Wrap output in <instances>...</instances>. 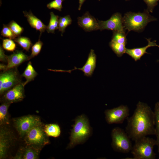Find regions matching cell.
Wrapping results in <instances>:
<instances>
[{
  "label": "cell",
  "instance_id": "obj_1",
  "mask_svg": "<svg viewBox=\"0 0 159 159\" xmlns=\"http://www.w3.org/2000/svg\"><path fill=\"white\" fill-rule=\"evenodd\" d=\"M126 119L125 131L135 142L147 135H155L154 112L147 104L139 101L132 116Z\"/></svg>",
  "mask_w": 159,
  "mask_h": 159
},
{
  "label": "cell",
  "instance_id": "obj_2",
  "mask_svg": "<svg viewBox=\"0 0 159 159\" xmlns=\"http://www.w3.org/2000/svg\"><path fill=\"white\" fill-rule=\"evenodd\" d=\"M67 149L84 143L91 135L92 129L89 120L84 115L79 116L75 120Z\"/></svg>",
  "mask_w": 159,
  "mask_h": 159
},
{
  "label": "cell",
  "instance_id": "obj_3",
  "mask_svg": "<svg viewBox=\"0 0 159 159\" xmlns=\"http://www.w3.org/2000/svg\"><path fill=\"white\" fill-rule=\"evenodd\" d=\"M149 12L146 10L143 13L129 12L125 13L122 17L125 29L127 30L128 32L143 31L149 22L157 20L150 14Z\"/></svg>",
  "mask_w": 159,
  "mask_h": 159
},
{
  "label": "cell",
  "instance_id": "obj_4",
  "mask_svg": "<svg viewBox=\"0 0 159 159\" xmlns=\"http://www.w3.org/2000/svg\"><path fill=\"white\" fill-rule=\"evenodd\" d=\"M156 140L145 137L136 141L132 146L131 152L133 159H154L156 154L153 150L156 145Z\"/></svg>",
  "mask_w": 159,
  "mask_h": 159
},
{
  "label": "cell",
  "instance_id": "obj_5",
  "mask_svg": "<svg viewBox=\"0 0 159 159\" xmlns=\"http://www.w3.org/2000/svg\"><path fill=\"white\" fill-rule=\"evenodd\" d=\"M111 145L115 151L127 153L131 151L132 145L130 138L125 131L116 127L112 130Z\"/></svg>",
  "mask_w": 159,
  "mask_h": 159
},
{
  "label": "cell",
  "instance_id": "obj_6",
  "mask_svg": "<svg viewBox=\"0 0 159 159\" xmlns=\"http://www.w3.org/2000/svg\"><path fill=\"white\" fill-rule=\"evenodd\" d=\"M21 75L17 67L1 71L0 74V94L2 95L6 92L16 85L23 82Z\"/></svg>",
  "mask_w": 159,
  "mask_h": 159
},
{
  "label": "cell",
  "instance_id": "obj_7",
  "mask_svg": "<svg viewBox=\"0 0 159 159\" xmlns=\"http://www.w3.org/2000/svg\"><path fill=\"white\" fill-rule=\"evenodd\" d=\"M47 137L42 125H39L33 127L27 132L25 135V141L27 145L42 147L49 143Z\"/></svg>",
  "mask_w": 159,
  "mask_h": 159
},
{
  "label": "cell",
  "instance_id": "obj_8",
  "mask_svg": "<svg viewBox=\"0 0 159 159\" xmlns=\"http://www.w3.org/2000/svg\"><path fill=\"white\" fill-rule=\"evenodd\" d=\"M16 128L22 137L33 127L42 124L40 118L33 115H28L15 118L14 120Z\"/></svg>",
  "mask_w": 159,
  "mask_h": 159
},
{
  "label": "cell",
  "instance_id": "obj_9",
  "mask_svg": "<svg viewBox=\"0 0 159 159\" xmlns=\"http://www.w3.org/2000/svg\"><path fill=\"white\" fill-rule=\"evenodd\" d=\"M105 119L109 124H121L123 122L129 115V109L127 105H121L105 112Z\"/></svg>",
  "mask_w": 159,
  "mask_h": 159
},
{
  "label": "cell",
  "instance_id": "obj_10",
  "mask_svg": "<svg viewBox=\"0 0 159 159\" xmlns=\"http://www.w3.org/2000/svg\"><path fill=\"white\" fill-rule=\"evenodd\" d=\"M99 29L101 31L106 29L114 31H125L121 14L116 13L113 14L108 20L100 21L97 19Z\"/></svg>",
  "mask_w": 159,
  "mask_h": 159
},
{
  "label": "cell",
  "instance_id": "obj_11",
  "mask_svg": "<svg viewBox=\"0 0 159 159\" xmlns=\"http://www.w3.org/2000/svg\"><path fill=\"white\" fill-rule=\"evenodd\" d=\"M24 86L23 82L16 85L4 93L1 100L10 104L22 101L25 97Z\"/></svg>",
  "mask_w": 159,
  "mask_h": 159
},
{
  "label": "cell",
  "instance_id": "obj_12",
  "mask_svg": "<svg viewBox=\"0 0 159 159\" xmlns=\"http://www.w3.org/2000/svg\"><path fill=\"white\" fill-rule=\"evenodd\" d=\"M13 139L11 131L1 125L0 130V159L6 158Z\"/></svg>",
  "mask_w": 159,
  "mask_h": 159
},
{
  "label": "cell",
  "instance_id": "obj_13",
  "mask_svg": "<svg viewBox=\"0 0 159 159\" xmlns=\"http://www.w3.org/2000/svg\"><path fill=\"white\" fill-rule=\"evenodd\" d=\"M78 25L85 31L90 32L99 29L97 20L87 11L81 17L77 18Z\"/></svg>",
  "mask_w": 159,
  "mask_h": 159
},
{
  "label": "cell",
  "instance_id": "obj_14",
  "mask_svg": "<svg viewBox=\"0 0 159 159\" xmlns=\"http://www.w3.org/2000/svg\"><path fill=\"white\" fill-rule=\"evenodd\" d=\"M20 149L14 159H37L39 155L41 147L35 145H28Z\"/></svg>",
  "mask_w": 159,
  "mask_h": 159
},
{
  "label": "cell",
  "instance_id": "obj_15",
  "mask_svg": "<svg viewBox=\"0 0 159 159\" xmlns=\"http://www.w3.org/2000/svg\"><path fill=\"white\" fill-rule=\"evenodd\" d=\"M96 55L94 50L91 49L85 64L82 67L77 68L75 67L72 70L64 71L62 70V71L71 73L73 70L78 69L84 72L85 76L88 77H91L96 67Z\"/></svg>",
  "mask_w": 159,
  "mask_h": 159
},
{
  "label": "cell",
  "instance_id": "obj_16",
  "mask_svg": "<svg viewBox=\"0 0 159 159\" xmlns=\"http://www.w3.org/2000/svg\"><path fill=\"white\" fill-rule=\"evenodd\" d=\"M29 60V56L22 51L16 50L11 55L7 56V64L6 70L11 68L17 67L24 62Z\"/></svg>",
  "mask_w": 159,
  "mask_h": 159
},
{
  "label": "cell",
  "instance_id": "obj_17",
  "mask_svg": "<svg viewBox=\"0 0 159 159\" xmlns=\"http://www.w3.org/2000/svg\"><path fill=\"white\" fill-rule=\"evenodd\" d=\"M148 41L147 45L141 47L136 48L132 49L126 48L125 53L130 56L135 61L140 60L141 58L145 54H149L146 52L147 49L152 47L157 46L159 47V45H157L154 40L151 42V39H146Z\"/></svg>",
  "mask_w": 159,
  "mask_h": 159
},
{
  "label": "cell",
  "instance_id": "obj_18",
  "mask_svg": "<svg viewBox=\"0 0 159 159\" xmlns=\"http://www.w3.org/2000/svg\"><path fill=\"white\" fill-rule=\"evenodd\" d=\"M23 13L31 27L40 32L39 36H41L42 33L46 30L47 26L45 25L40 20L34 15L31 11L29 12L23 11Z\"/></svg>",
  "mask_w": 159,
  "mask_h": 159
},
{
  "label": "cell",
  "instance_id": "obj_19",
  "mask_svg": "<svg viewBox=\"0 0 159 159\" xmlns=\"http://www.w3.org/2000/svg\"><path fill=\"white\" fill-rule=\"evenodd\" d=\"M38 74L33 67L31 61L28 63L27 66L23 73L21 74L22 77H24L26 81L23 82L25 86L29 82L33 81Z\"/></svg>",
  "mask_w": 159,
  "mask_h": 159
},
{
  "label": "cell",
  "instance_id": "obj_20",
  "mask_svg": "<svg viewBox=\"0 0 159 159\" xmlns=\"http://www.w3.org/2000/svg\"><path fill=\"white\" fill-rule=\"evenodd\" d=\"M11 104L3 102L0 106V125L1 126L9 124L8 109Z\"/></svg>",
  "mask_w": 159,
  "mask_h": 159
},
{
  "label": "cell",
  "instance_id": "obj_21",
  "mask_svg": "<svg viewBox=\"0 0 159 159\" xmlns=\"http://www.w3.org/2000/svg\"><path fill=\"white\" fill-rule=\"evenodd\" d=\"M44 130L48 136L57 137L61 133V130L59 125L56 124H50L46 125Z\"/></svg>",
  "mask_w": 159,
  "mask_h": 159
},
{
  "label": "cell",
  "instance_id": "obj_22",
  "mask_svg": "<svg viewBox=\"0 0 159 159\" xmlns=\"http://www.w3.org/2000/svg\"><path fill=\"white\" fill-rule=\"evenodd\" d=\"M50 18L49 24L47 26L46 30L48 33H54L55 31L58 29L59 17L52 12L50 13Z\"/></svg>",
  "mask_w": 159,
  "mask_h": 159
},
{
  "label": "cell",
  "instance_id": "obj_23",
  "mask_svg": "<svg viewBox=\"0 0 159 159\" xmlns=\"http://www.w3.org/2000/svg\"><path fill=\"white\" fill-rule=\"evenodd\" d=\"M154 112L155 126V135L156 137V145L158 147V152H159V102L155 104Z\"/></svg>",
  "mask_w": 159,
  "mask_h": 159
},
{
  "label": "cell",
  "instance_id": "obj_24",
  "mask_svg": "<svg viewBox=\"0 0 159 159\" xmlns=\"http://www.w3.org/2000/svg\"><path fill=\"white\" fill-rule=\"evenodd\" d=\"M110 47L118 57H121L125 53L126 44H121L111 41L109 42Z\"/></svg>",
  "mask_w": 159,
  "mask_h": 159
},
{
  "label": "cell",
  "instance_id": "obj_25",
  "mask_svg": "<svg viewBox=\"0 0 159 159\" xmlns=\"http://www.w3.org/2000/svg\"><path fill=\"white\" fill-rule=\"evenodd\" d=\"M72 19L69 15L63 17H60L59 19L58 29L61 32L62 36L65 32L66 28L70 25L72 22Z\"/></svg>",
  "mask_w": 159,
  "mask_h": 159
},
{
  "label": "cell",
  "instance_id": "obj_26",
  "mask_svg": "<svg viewBox=\"0 0 159 159\" xmlns=\"http://www.w3.org/2000/svg\"><path fill=\"white\" fill-rule=\"evenodd\" d=\"M112 41L121 44H126L127 39L125 31H113Z\"/></svg>",
  "mask_w": 159,
  "mask_h": 159
},
{
  "label": "cell",
  "instance_id": "obj_27",
  "mask_svg": "<svg viewBox=\"0 0 159 159\" xmlns=\"http://www.w3.org/2000/svg\"><path fill=\"white\" fill-rule=\"evenodd\" d=\"M14 41L27 52H29L31 47L32 45V43L30 39L25 37L19 36L14 39Z\"/></svg>",
  "mask_w": 159,
  "mask_h": 159
},
{
  "label": "cell",
  "instance_id": "obj_28",
  "mask_svg": "<svg viewBox=\"0 0 159 159\" xmlns=\"http://www.w3.org/2000/svg\"><path fill=\"white\" fill-rule=\"evenodd\" d=\"M39 39L37 42H36L32 47V52L29 56V60L37 56L40 52L43 43Z\"/></svg>",
  "mask_w": 159,
  "mask_h": 159
},
{
  "label": "cell",
  "instance_id": "obj_29",
  "mask_svg": "<svg viewBox=\"0 0 159 159\" xmlns=\"http://www.w3.org/2000/svg\"><path fill=\"white\" fill-rule=\"evenodd\" d=\"M7 25L17 37L20 36L24 30L22 27L14 20L11 21Z\"/></svg>",
  "mask_w": 159,
  "mask_h": 159
},
{
  "label": "cell",
  "instance_id": "obj_30",
  "mask_svg": "<svg viewBox=\"0 0 159 159\" xmlns=\"http://www.w3.org/2000/svg\"><path fill=\"white\" fill-rule=\"evenodd\" d=\"M3 48L9 52H14L16 47V45L14 42L10 39H2Z\"/></svg>",
  "mask_w": 159,
  "mask_h": 159
},
{
  "label": "cell",
  "instance_id": "obj_31",
  "mask_svg": "<svg viewBox=\"0 0 159 159\" xmlns=\"http://www.w3.org/2000/svg\"><path fill=\"white\" fill-rule=\"evenodd\" d=\"M1 35L12 39H14L17 37L8 25L5 24H3V28L1 32Z\"/></svg>",
  "mask_w": 159,
  "mask_h": 159
},
{
  "label": "cell",
  "instance_id": "obj_32",
  "mask_svg": "<svg viewBox=\"0 0 159 159\" xmlns=\"http://www.w3.org/2000/svg\"><path fill=\"white\" fill-rule=\"evenodd\" d=\"M63 1V0H54L48 3L47 5V7L49 9H54L61 11L62 8Z\"/></svg>",
  "mask_w": 159,
  "mask_h": 159
},
{
  "label": "cell",
  "instance_id": "obj_33",
  "mask_svg": "<svg viewBox=\"0 0 159 159\" xmlns=\"http://www.w3.org/2000/svg\"><path fill=\"white\" fill-rule=\"evenodd\" d=\"M147 5V10L152 13L155 6L158 4L159 0H143Z\"/></svg>",
  "mask_w": 159,
  "mask_h": 159
},
{
  "label": "cell",
  "instance_id": "obj_34",
  "mask_svg": "<svg viewBox=\"0 0 159 159\" xmlns=\"http://www.w3.org/2000/svg\"><path fill=\"white\" fill-rule=\"evenodd\" d=\"M3 47L1 46L0 47V61L2 62H7V55L4 54Z\"/></svg>",
  "mask_w": 159,
  "mask_h": 159
},
{
  "label": "cell",
  "instance_id": "obj_35",
  "mask_svg": "<svg viewBox=\"0 0 159 159\" xmlns=\"http://www.w3.org/2000/svg\"><path fill=\"white\" fill-rule=\"evenodd\" d=\"M6 65L3 64H0V70L2 71H4L6 70Z\"/></svg>",
  "mask_w": 159,
  "mask_h": 159
},
{
  "label": "cell",
  "instance_id": "obj_36",
  "mask_svg": "<svg viewBox=\"0 0 159 159\" xmlns=\"http://www.w3.org/2000/svg\"><path fill=\"white\" fill-rule=\"evenodd\" d=\"M86 0H79V6L78 8L79 10H80L82 5Z\"/></svg>",
  "mask_w": 159,
  "mask_h": 159
},
{
  "label": "cell",
  "instance_id": "obj_37",
  "mask_svg": "<svg viewBox=\"0 0 159 159\" xmlns=\"http://www.w3.org/2000/svg\"><path fill=\"white\" fill-rule=\"evenodd\" d=\"M126 1H128V0H125Z\"/></svg>",
  "mask_w": 159,
  "mask_h": 159
},
{
  "label": "cell",
  "instance_id": "obj_38",
  "mask_svg": "<svg viewBox=\"0 0 159 159\" xmlns=\"http://www.w3.org/2000/svg\"><path fill=\"white\" fill-rule=\"evenodd\" d=\"M98 0L99 1H100V0Z\"/></svg>",
  "mask_w": 159,
  "mask_h": 159
}]
</instances>
